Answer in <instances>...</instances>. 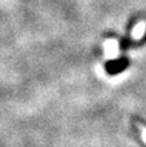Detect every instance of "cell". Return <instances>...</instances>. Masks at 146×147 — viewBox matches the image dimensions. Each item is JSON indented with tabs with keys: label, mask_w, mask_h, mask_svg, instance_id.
<instances>
[{
	"label": "cell",
	"mask_w": 146,
	"mask_h": 147,
	"mask_svg": "<svg viewBox=\"0 0 146 147\" xmlns=\"http://www.w3.org/2000/svg\"><path fill=\"white\" fill-rule=\"evenodd\" d=\"M128 65V61L126 58H118L114 59V61H110L106 63V71L111 75H115V74L122 72Z\"/></svg>",
	"instance_id": "6da1fadb"
},
{
	"label": "cell",
	"mask_w": 146,
	"mask_h": 147,
	"mask_svg": "<svg viewBox=\"0 0 146 147\" xmlns=\"http://www.w3.org/2000/svg\"><path fill=\"white\" fill-rule=\"evenodd\" d=\"M142 31H144V26H142V25H139V27L136 28V31H135V34H136V35H141V34H142Z\"/></svg>",
	"instance_id": "7a4b0ae2"
}]
</instances>
